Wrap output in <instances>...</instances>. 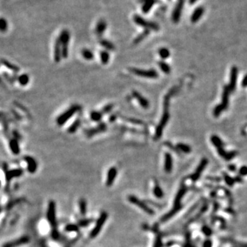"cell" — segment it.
Returning <instances> with one entry per match:
<instances>
[{
  "label": "cell",
  "instance_id": "1",
  "mask_svg": "<svg viewBox=\"0 0 247 247\" xmlns=\"http://www.w3.org/2000/svg\"><path fill=\"white\" fill-rule=\"evenodd\" d=\"M177 90V87H174L169 93H168L166 96L164 98V101H163V112L162 114V117L161 118L160 122L158 125L157 126L156 132H155V136L154 137L156 140H159L161 138L162 135L163 129H164L165 126L168 124L170 119V113H169V105H170V100L172 95L175 93L176 91Z\"/></svg>",
  "mask_w": 247,
  "mask_h": 247
},
{
  "label": "cell",
  "instance_id": "2",
  "mask_svg": "<svg viewBox=\"0 0 247 247\" xmlns=\"http://www.w3.org/2000/svg\"><path fill=\"white\" fill-rule=\"evenodd\" d=\"M81 107L78 105H73L71 106L68 109H67L62 114H61L56 118V123L59 126H61L66 123L68 120L73 117L75 113L80 111Z\"/></svg>",
  "mask_w": 247,
  "mask_h": 247
},
{
  "label": "cell",
  "instance_id": "3",
  "mask_svg": "<svg viewBox=\"0 0 247 247\" xmlns=\"http://www.w3.org/2000/svg\"><path fill=\"white\" fill-rule=\"evenodd\" d=\"M62 48V56L63 58H67L69 54V42L70 40V34L67 30H63L58 36Z\"/></svg>",
  "mask_w": 247,
  "mask_h": 247
},
{
  "label": "cell",
  "instance_id": "4",
  "mask_svg": "<svg viewBox=\"0 0 247 247\" xmlns=\"http://www.w3.org/2000/svg\"><path fill=\"white\" fill-rule=\"evenodd\" d=\"M129 71L135 75L142 78H146L154 79L157 78L159 76L157 70H155L154 69H142L135 68V67H131V68H129Z\"/></svg>",
  "mask_w": 247,
  "mask_h": 247
},
{
  "label": "cell",
  "instance_id": "5",
  "mask_svg": "<svg viewBox=\"0 0 247 247\" xmlns=\"http://www.w3.org/2000/svg\"><path fill=\"white\" fill-rule=\"evenodd\" d=\"M133 21L137 25L146 28L147 30H154V31H158L159 30V26H158V24L154 23V22L148 21V20L144 19L140 15H134Z\"/></svg>",
  "mask_w": 247,
  "mask_h": 247
},
{
  "label": "cell",
  "instance_id": "6",
  "mask_svg": "<svg viewBox=\"0 0 247 247\" xmlns=\"http://www.w3.org/2000/svg\"><path fill=\"white\" fill-rule=\"evenodd\" d=\"M108 218V214L107 212L104 211L100 214L98 219L96 223H95V227L93 228L92 231H91L90 234H89V236H90L91 238H96L98 235L100 233L102 228L103 227V225L107 221Z\"/></svg>",
  "mask_w": 247,
  "mask_h": 247
},
{
  "label": "cell",
  "instance_id": "7",
  "mask_svg": "<svg viewBox=\"0 0 247 247\" xmlns=\"http://www.w3.org/2000/svg\"><path fill=\"white\" fill-rule=\"evenodd\" d=\"M47 218L53 228H56V203L54 201H50L48 203V211H47Z\"/></svg>",
  "mask_w": 247,
  "mask_h": 247
},
{
  "label": "cell",
  "instance_id": "8",
  "mask_svg": "<svg viewBox=\"0 0 247 247\" xmlns=\"http://www.w3.org/2000/svg\"><path fill=\"white\" fill-rule=\"evenodd\" d=\"M3 169L5 172V178L7 182H10L13 179L21 177L23 174V170L21 168L8 170V165L6 163H3Z\"/></svg>",
  "mask_w": 247,
  "mask_h": 247
},
{
  "label": "cell",
  "instance_id": "9",
  "mask_svg": "<svg viewBox=\"0 0 247 247\" xmlns=\"http://www.w3.org/2000/svg\"><path fill=\"white\" fill-rule=\"evenodd\" d=\"M107 130V124L105 122H100L98 125L94 128H88V129L85 130V133L87 137L91 138L95 135L102 133V132H105Z\"/></svg>",
  "mask_w": 247,
  "mask_h": 247
},
{
  "label": "cell",
  "instance_id": "10",
  "mask_svg": "<svg viewBox=\"0 0 247 247\" xmlns=\"http://www.w3.org/2000/svg\"><path fill=\"white\" fill-rule=\"evenodd\" d=\"M128 201L130 202V203H131L132 204H134V205L138 206V207L141 208V209H142V210H144V211L146 212V213L150 214V215H153V214H154V211H153V210L151 209V208L149 207L146 203H144V202L139 199L138 198L135 196L130 195L128 197Z\"/></svg>",
  "mask_w": 247,
  "mask_h": 247
},
{
  "label": "cell",
  "instance_id": "11",
  "mask_svg": "<svg viewBox=\"0 0 247 247\" xmlns=\"http://www.w3.org/2000/svg\"><path fill=\"white\" fill-rule=\"evenodd\" d=\"M30 242V238L27 236H24L16 239L15 240L11 241L7 243H5L2 247H18L22 245L26 244Z\"/></svg>",
  "mask_w": 247,
  "mask_h": 247
},
{
  "label": "cell",
  "instance_id": "12",
  "mask_svg": "<svg viewBox=\"0 0 247 247\" xmlns=\"http://www.w3.org/2000/svg\"><path fill=\"white\" fill-rule=\"evenodd\" d=\"M185 0H178L176 6L174 9L172 13V21L174 23H177L180 20L181 14H182V11L183 9V6H184Z\"/></svg>",
  "mask_w": 247,
  "mask_h": 247
},
{
  "label": "cell",
  "instance_id": "13",
  "mask_svg": "<svg viewBox=\"0 0 247 247\" xmlns=\"http://www.w3.org/2000/svg\"><path fill=\"white\" fill-rule=\"evenodd\" d=\"M238 68H237L236 67H233L231 69L230 83H229V85H228L231 92L233 91L236 88L237 80H238Z\"/></svg>",
  "mask_w": 247,
  "mask_h": 247
},
{
  "label": "cell",
  "instance_id": "14",
  "mask_svg": "<svg viewBox=\"0 0 247 247\" xmlns=\"http://www.w3.org/2000/svg\"><path fill=\"white\" fill-rule=\"evenodd\" d=\"M23 159L26 162V163H27V170L28 172L31 173V174L35 173L36 171L37 170L38 168L37 162H36L35 159L31 156H28V155H27V156L24 157Z\"/></svg>",
  "mask_w": 247,
  "mask_h": 247
},
{
  "label": "cell",
  "instance_id": "15",
  "mask_svg": "<svg viewBox=\"0 0 247 247\" xmlns=\"http://www.w3.org/2000/svg\"><path fill=\"white\" fill-rule=\"evenodd\" d=\"M132 96L135 98V99L138 102L141 107L145 109H148L149 107H150V103H149L148 100L145 97L143 96L140 92H138L137 91L133 90L132 91Z\"/></svg>",
  "mask_w": 247,
  "mask_h": 247
},
{
  "label": "cell",
  "instance_id": "16",
  "mask_svg": "<svg viewBox=\"0 0 247 247\" xmlns=\"http://www.w3.org/2000/svg\"><path fill=\"white\" fill-rule=\"evenodd\" d=\"M207 163H208V161L207 159L205 158V159H202V161H201V163H200L199 166H198L196 172L191 176V180H192L193 181H196L200 178L201 173L203 172L204 169L206 168Z\"/></svg>",
  "mask_w": 247,
  "mask_h": 247
},
{
  "label": "cell",
  "instance_id": "17",
  "mask_svg": "<svg viewBox=\"0 0 247 247\" xmlns=\"http://www.w3.org/2000/svg\"><path fill=\"white\" fill-rule=\"evenodd\" d=\"M63 58L62 56V48L58 37L56 39L54 48V60L56 63H59Z\"/></svg>",
  "mask_w": 247,
  "mask_h": 247
},
{
  "label": "cell",
  "instance_id": "18",
  "mask_svg": "<svg viewBox=\"0 0 247 247\" xmlns=\"http://www.w3.org/2000/svg\"><path fill=\"white\" fill-rule=\"evenodd\" d=\"M117 175V169L115 167H111L108 171L107 173V181H106V185L107 187H111L113 183H114V181Z\"/></svg>",
  "mask_w": 247,
  "mask_h": 247
},
{
  "label": "cell",
  "instance_id": "19",
  "mask_svg": "<svg viewBox=\"0 0 247 247\" xmlns=\"http://www.w3.org/2000/svg\"><path fill=\"white\" fill-rule=\"evenodd\" d=\"M218 153L220 157L224 158L225 160L229 161L231 160L233 158L237 155V152L236 151H231V152H226L223 148H217Z\"/></svg>",
  "mask_w": 247,
  "mask_h": 247
},
{
  "label": "cell",
  "instance_id": "20",
  "mask_svg": "<svg viewBox=\"0 0 247 247\" xmlns=\"http://www.w3.org/2000/svg\"><path fill=\"white\" fill-rule=\"evenodd\" d=\"M205 13V9L203 6H199L196 8L193 12L192 15L191 16V21L192 23H196L198 21H199Z\"/></svg>",
  "mask_w": 247,
  "mask_h": 247
},
{
  "label": "cell",
  "instance_id": "21",
  "mask_svg": "<svg viewBox=\"0 0 247 247\" xmlns=\"http://www.w3.org/2000/svg\"><path fill=\"white\" fill-rule=\"evenodd\" d=\"M231 93V91L228 86H224L223 89V92H222V103L221 105L223 107L224 110H226L227 109L228 106V96Z\"/></svg>",
  "mask_w": 247,
  "mask_h": 247
},
{
  "label": "cell",
  "instance_id": "22",
  "mask_svg": "<svg viewBox=\"0 0 247 247\" xmlns=\"http://www.w3.org/2000/svg\"><path fill=\"white\" fill-rule=\"evenodd\" d=\"M9 148L11 149V152L15 155H18L20 153V147L19 144V140L17 139L13 138L9 141Z\"/></svg>",
  "mask_w": 247,
  "mask_h": 247
},
{
  "label": "cell",
  "instance_id": "23",
  "mask_svg": "<svg viewBox=\"0 0 247 247\" xmlns=\"http://www.w3.org/2000/svg\"><path fill=\"white\" fill-rule=\"evenodd\" d=\"M164 169L166 172H171L172 169V157L170 153L167 152L165 154V165Z\"/></svg>",
  "mask_w": 247,
  "mask_h": 247
},
{
  "label": "cell",
  "instance_id": "24",
  "mask_svg": "<svg viewBox=\"0 0 247 247\" xmlns=\"http://www.w3.org/2000/svg\"><path fill=\"white\" fill-rule=\"evenodd\" d=\"M107 25L106 21L104 20H101L97 23L96 28H95V33L98 36H102L104 34V32H105V30H107Z\"/></svg>",
  "mask_w": 247,
  "mask_h": 247
},
{
  "label": "cell",
  "instance_id": "25",
  "mask_svg": "<svg viewBox=\"0 0 247 247\" xmlns=\"http://www.w3.org/2000/svg\"><path fill=\"white\" fill-rule=\"evenodd\" d=\"M142 1L144 2L142 6V12L144 13H148L152 9V6L158 2L157 0H142Z\"/></svg>",
  "mask_w": 247,
  "mask_h": 247
},
{
  "label": "cell",
  "instance_id": "26",
  "mask_svg": "<svg viewBox=\"0 0 247 247\" xmlns=\"http://www.w3.org/2000/svg\"><path fill=\"white\" fill-rule=\"evenodd\" d=\"M80 125H81L80 120L78 118V119L75 120V121L71 124L70 126L67 128V132H68L69 134L75 133V132L77 131V130L80 128Z\"/></svg>",
  "mask_w": 247,
  "mask_h": 247
},
{
  "label": "cell",
  "instance_id": "27",
  "mask_svg": "<svg viewBox=\"0 0 247 247\" xmlns=\"http://www.w3.org/2000/svg\"><path fill=\"white\" fill-rule=\"evenodd\" d=\"M103 113L102 111H93L90 113V118L93 122H101V120L103 119Z\"/></svg>",
  "mask_w": 247,
  "mask_h": 247
},
{
  "label": "cell",
  "instance_id": "28",
  "mask_svg": "<svg viewBox=\"0 0 247 247\" xmlns=\"http://www.w3.org/2000/svg\"><path fill=\"white\" fill-rule=\"evenodd\" d=\"M1 64L4 65V66L6 67H7L8 69H11V70L14 71V72L17 73V72H19V70H20L19 67L17 66V65L13 64V63H11V62H9V61L5 60V59H2V60H1Z\"/></svg>",
  "mask_w": 247,
  "mask_h": 247
},
{
  "label": "cell",
  "instance_id": "29",
  "mask_svg": "<svg viewBox=\"0 0 247 247\" xmlns=\"http://www.w3.org/2000/svg\"><path fill=\"white\" fill-rule=\"evenodd\" d=\"M180 209H181V206H179V207H174V208H173V209L172 210V211L168 212V214H166V215H165L164 216H163V217L161 218V222H166L167 220H168L170 218H172V216L174 215V214H176Z\"/></svg>",
  "mask_w": 247,
  "mask_h": 247
},
{
  "label": "cell",
  "instance_id": "30",
  "mask_svg": "<svg viewBox=\"0 0 247 247\" xmlns=\"http://www.w3.org/2000/svg\"><path fill=\"white\" fill-rule=\"evenodd\" d=\"M100 44L102 47H103L104 48L106 49L107 50L109 51H114L115 50V46L113 44V43H111L109 41L106 40V39H101L100 41Z\"/></svg>",
  "mask_w": 247,
  "mask_h": 247
},
{
  "label": "cell",
  "instance_id": "31",
  "mask_svg": "<svg viewBox=\"0 0 247 247\" xmlns=\"http://www.w3.org/2000/svg\"><path fill=\"white\" fill-rule=\"evenodd\" d=\"M211 142L214 146H215L217 148H223L224 143L218 135H212L211 137Z\"/></svg>",
  "mask_w": 247,
  "mask_h": 247
},
{
  "label": "cell",
  "instance_id": "32",
  "mask_svg": "<svg viewBox=\"0 0 247 247\" xmlns=\"http://www.w3.org/2000/svg\"><path fill=\"white\" fill-rule=\"evenodd\" d=\"M17 80L21 86H26V85H27L29 83L30 77L26 73H22V74L18 76Z\"/></svg>",
  "mask_w": 247,
  "mask_h": 247
},
{
  "label": "cell",
  "instance_id": "33",
  "mask_svg": "<svg viewBox=\"0 0 247 247\" xmlns=\"http://www.w3.org/2000/svg\"><path fill=\"white\" fill-rule=\"evenodd\" d=\"M81 55L87 61H91L94 58V54L89 49H83L81 51Z\"/></svg>",
  "mask_w": 247,
  "mask_h": 247
},
{
  "label": "cell",
  "instance_id": "34",
  "mask_svg": "<svg viewBox=\"0 0 247 247\" xmlns=\"http://www.w3.org/2000/svg\"><path fill=\"white\" fill-rule=\"evenodd\" d=\"M100 56L101 63L103 65H107L109 63L110 60V54L107 50L101 51L100 53Z\"/></svg>",
  "mask_w": 247,
  "mask_h": 247
},
{
  "label": "cell",
  "instance_id": "35",
  "mask_svg": "<svg viewBox=\"0 0 247 247\" xmlns=\"http://www.w3.org/2000/svg\"><path fill=\"white\" fill-rule=\"evenodd\" d=\"M149 34H150V30L146 29L144 32H142V33H141L140 35H138L135 38V40L133 41V43L135 44L139 43L142 41L144 40V38H146Z\"/></svg>",
  "mask_w": 247,
  "mask_h": 247
},
{
  "label": "cell",
  "instance_id": "36",
  "mask_svg": "<svg viewBox=\"0 0 247 247\" xmlns=\"http://www.w3.org/2000/svg\"><path fill=\"white\" fill-rule=\"evenodd\" d=\"M158 65L163 73H166V74H168V73H170L171 68L168 63L164 62V61H160V62L158 63Z\"/></svg>",
  "mask_w": 247,
  "mask_h": 247
},
{
  "label": "cell",
  "instance_id": "37",
  "mask_svg": "<svg viewBox=\"0 0 247 247\" xmlns=\"http://www.w3.org/2000/svg\"><path fill=\"white\" fill-rule=\"evenodd\" d=\"M80 212L82 216H85L87 212V201L85 199H80L79 201Z\"/></svg>",
  "mask_w": 247,
  "mask_h": 247
},
{
  "label": "cell",
  "instance_id": "38",
  "mask_svg": "<svg viewBox=\"0 0 247 247\" xmlns=\"http://www.w3.org/2000/svg\"><path fill=\"white\" fill-rule=\"evenodd\" d=\"M158 53H159V56H160L162 59H163V60L168 58L170 55V51L168 50V49H167L166 48H161L159 49Z\"/></svg>",
  "mask_w": 247,
  "mask_h": 247
},
{
  "label": "cell",
  "instance_id": "39",
  "mask_svg": "<svg viewBox=\"0 0 247 247\" xmlns=\"http://www.w3.org/2000/svg\"><path fill=\"white\" fill-rule=\"evenodd\" d=\"M185 188H182L180 191H179V193L177 194V195L176 199H175L174 207H179V206H180L181 201V199H182V197L183 196V195L185 194Z\"/></svg>",
  "mask_w": 247,
  "mask_h": 247
},
{
  "label": "cell",
  "instance_id": "40",
  "mask_svg": "<svg viewBox=\"0 0 247 247\" xmlns=\"http://www.w3.org/2000/svg\"><path fill=\"white\" fill-rule=\"evenodd\" d=\"M65 231L67 232H78L79 231V226L75 224H68L65 226Z\"/></svg>",
  "mask_w": 247,
  "mask_h": 247
},
{
  "label": "cell",
  "instance_id": "41",
  "mask_svg": "<svg viewBox=\"0 0 247 247\" xmlns=\"http://www.w3.org/2000/svg\"><path fill=\"white\" fill-rule=\"evenodd\" d=\"M177 147L179 150L182 151L183 152L189 153L191 152V147L187 144H183V143H179V144L177 145Z\"/></svg>",
  "mask_w": 247,
  "mask_h": 247
},
{
  "label": "cell",
  "instance_id": "42",
  "mask_svg": "<svg viewBox=\"0 0 247 247\" xmlns=\"http://www.w3.org/2000/svg\"><path fill=\"white\" fill-rule=\"evenodd\" d=\"M153 191H154V194L156 197L159 198V199H161V198L163 197V191L162 189H161V187L159 185L156 183L154 185V189H153Z\"/></svg>",
  "mask_w": 247,
  "mask_h": 247
},
{
  "label": "cell",
  "instance_id": "43",
  "mask_svg": "<svg viewBox=\"0 0 247 247\" xmlns=\"http://www.w3.org/2000/svg\"><path fill=\"white\" fill-rule=\"evenodd\" d=\"M223 111H224V110L223 109V107H222V106L221 105V104L217 105L214 109V111H213L214 116L215 117H219V116L220 115V114L222 113V112Z\"/></svg>",
  "mask_w": 247,
  "mask_h": 247
},
{
  "label": "cell",
  "instance_id": "44",
  "mask_svg": "<svg viewBox=\"0 0 247 247\" xmlns=\"http://www.w3.org/2000/svg\"><path fill=\"white\" fill-rule=\"evenodd\" d=\"M92 222L93 219H91V218H89V219H83L80 220L78 225L79 226H81V227H86V226H88L89 224H90Z\"/></svg>",
  "mask_w": 247,
  "mask_h": 247
},
{
  "label": "cell",
  "instance_id": "45",
  "mask_svg": "<svg viewBox=\"0 0 247 247\" xmlns=\"http://www.w3.org/2000/svg\"><path fill=\"white\" fill-rule=\"evenodd\" d=\"M113 107H114L113 104H109V105H106L103 107V110H102V112H103V114L109 113L110 112H111L112 110H113Z\"/></svg>",
  "mask_w": 247,
  "mask_h": 247
},
{
  "label": "cell",
  "instance_id": "46",
  "mask_svg": "<svg viewBox=\"0 0 247 247\" xmlns=\"http://www.w3.org/2000/svg\"><path fill=\"white\" fill-rule=\"evenodd\" d=\"M224 179L225 180L226 183H227V185H229V186H232L234 184V183L236 182L233 179H232L230 176H228L227 174L226 173H224Z\"/></svg>",
  "mask_w": 247,
  "mask_h": 247
},
{
  "label": "cell",
  "instance_id": "47",
  "mask_svg": "<svg viewBox=\"0 0 247 247\" xmlns=\"http://www.w3.org/2000/svg\"><path fill=\"white\" fill-rule=\"evenodd\" d=\"M0 28H1V32H6L8 29V23L7 21H6L4 19H1V25H0Z\"/></svg>",
  "mask_w": 247,
  "mask_h": 247
},
{
  "label": "cell",
  "instance_id": "48",
  "mask_svg": "<svg viewBox=\"0 0 247 247\" xmlns=\"http://www.w3.org/2000/svg\"><path fill=\"white\" fill-rule=\"evenodd\" d=\"M59 236H60V235H59V233L58 231V230H57V228H53L52 231V238L53 240H58V239L59 238Z\"/></svg>",
  "mask_w": 247,
  "mask_h": 247
},
{
  "label": "cell",
  "instance_id": "49",
  "mask_svg": "<svg viewBox=\"0 0 247 247\" xmlns=\"http://www.w3.org/2000/svg\"><path fill=\"white\" fill-rule=\"evenodd\" d=\"M126 121H127L130 123L134 124H142L143 122L141 120L134 119V118H125Z\"/></svg>",
  "mask_w": 247,
  "mask_h": 247
},
{
  "label": "cell",
  "instance_id": "50",
  "mask_svg": "<svg viewBox=\"0 0 247 247\" xmlns=\"http://www.w3.org/2000/svg\"><path fill=\"white\" fill-rule=\"evenodd\" d=\"M239 174L240 176H246L247 175V166H242L239 170Z\"/></svg>",
  "mask_w": 247,
  "mask_h": 247
},
{
  "label": "cell",
  "instance_id": "51",
  "mask_svg": "<svg viewBox=\"0 0 247 247\" xmlns=\"http://www.w3.org/2000/svg\"><path fill=\"white\" fill-rule=\"evenodd\" d=\"M161 240L160 236H157L156 240H155L154 247H161Z\"/></svg>",
  "mask_w": 247,
  "mask_h": 247
},
{
  "label": "cell",
  "instance_id": "52",
  "mask_svg": "<svg viewBox=\"0 0 247 247\" xmlns=\"http://www.w3.org/2000/svg\"><path fill=\"white\" fill-rule=\"evenodd\" d=\"M203 232L207 236H210L211 234V230L207 226H204L203 228Z\"/></svg>",
  "mask_w": 247,
  "mask_h": 247
},
{
  "label": "cell",
  "instance_id": "53",
  "mask_svg": "<svg viewBox=\"0 0 247 247\" xmlns=\"http://www.w3.org/2000/svg\"><path fill=\"white\" fill-rule=\"evenodd\" d=\"M13 135L14 136V137L15 139H17V140H20L21 139V136L20 135V134L17 131H16V130H14L13 132Z\"/></svg>",
  "mask_w": 247,
  "mask_h": 247
},
{
  "label": "cell",
  "instance_id": "54",
  "mask_svg": "<svg viewBox=\"0 0 247 247\" xmlns=\"http://www.w3.org/2000/svg\"><path fill=\"white\" fill-rule=\"evenodd\" d=\"M207 179H208V180L211 181H216V182H219V181H221V179L219 178V177H207Z\"/></svg>",
  "mask_w": 247,
  "mask_h": 247
},
{
  "label": "cell",
  "instance_id": "55",
  "mask_svg": "<svg viewBox=\"0 0 247 247\" xmlns=\"http://www.w3.org/2000/svg\"><path fill=\"white\" fill-rule=\"evenodd\" d=\"M242 86L243 87H247V74L245 75L243 78L242 81Z\"/></svg>",
  "mask_w": 247,
  "mask_h": 247
},
{
  "label": "cell",
  "instance_id": "56",
  "mask_svg": "<svg viewBox=\"0 0 247 247\" xmlns=\"http://www.w3.org/2000/svg\"><path fill=\"white\" fill-rule=\"evenodd\" d=\"M211 245H212L211 241L210 240H207L204 242L203 247H211Z\"/></svg>",
  "mask_w": 247,
  "mask_h": 247
},
{
  "label": "cell",
  "instance_id": "57",
  "mask_svg": "<svg viewBox=\"0 0 247 247\" xmlns=\"http://www.w3.org/2000/svg\"><path fill=\"white\" fill-rule=\"evenodd\" d=\"M16 106H17V107H19L20 109H21V111H23V112H25V113H28V111H27V109H26L25 107H23V106H22L21 105H20V104H18V103H17V105H16Z\"/></svg>",
  "mask_w": 247,
  "mask_h": 247
},
{
  "label": "cell",
  "instance_id": "58",
  "mask_svg": "<svg viewBox=\"0 0 247 247\" xmlns=\"http://www.w3.org/2000/svg\"><path fill=\"white\" fill-rule=\"evenodd\" d=\"M4 75H5V78H6V79L8 80H9V82H11V83H13V81H14V80H13V79L11 77H10V75H9V74H8V73H4Z\"/></svg>",
  "mask_w": 247,
  "mask_h": 247
},
{
  "label": "cell",
  "instance_id": "59",
  "mask_svg": "<svg viewBox=\"0 0 247 247\" xmlns=\"http://www.w3.org/2000/svg\"><path fill=\"white\" fill-rule=\"evenodd\" d=\"M228 169H229L230 171H231V172H235V171L236 170V166L233 164L229 165V166H228Z\"/></svg>",
  "mask_w": 247,
  "mask_h": 247
},
{
  "label": "cell",
  "instance_id": "60",
  "mask_svg": "<svg viewBox=\"0 0 247 247\" xmlns=\"http://www.w3.org/2000/svg\"><path fill=\"white\" fill-rule=\"evenodd\" d=\"M116 117H117V116L115 115H112L109 117V121L111 122H113L114 121H115L116 120Z\"/></svg>",
  "mask_w": 247,
  "mask_h": 247
},
{
  "label": "cell",
  "instance_id": "61",
  "mask_svg": "<svg viewBox=\"0 0 247 247\" xmlns=\"http://www.w3.org/2000/svg\"><path fill=\"white\" fill-rule=\"evenodd\" d=\"M234 180H235V181H237V182H240V183L242 182V179L241 177H237L236 178L234 179Z\"/></svg>",
  "mask_w": 247,
  "mask_h": 247
},
{
  "label": "cell",
  "instance_id": "62",
  "mask_svg": "<svg viewBox=\"0 0 247 247\" xmlns=\"http://www.w3.org/2000/svg\"><path fill=\"white\" fill-rule=\"evenodd\" d=\"M197 1L198 0H189V4H195Z\"/></svg>",
  "mask_w": 247,
  "mask_h": 247
}]
</instances>
